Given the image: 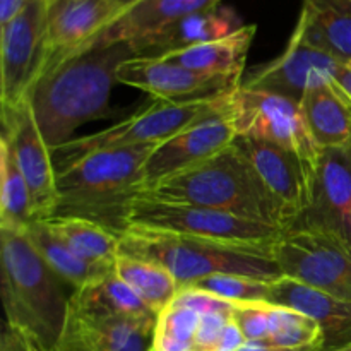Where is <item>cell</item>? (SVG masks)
Listing matches in <instances>:
<instances>
[{
  "label": "cell",
  "instance_id": "6da1fadb",
  "mask_svg": "<svg viewBox=\"0 0 351 351\" xmlns=\"http://www.w3.org/2000/svg\"><path fill=\"white\" fill-rule=\"evenodd\" d=\"M130 57L136 53L129 43L93 47L36 79L27 96L51 151L74 139L84 123L112 115L110 98L119 82L117 72Z\"/></svg>",
  "mask_w": 351,
  "mask_h": 351
},
{
  "label": "cell",
  "instance_id": "7a4b0ae2",
  "mask_svg": "<svg viewBox=\"0 0 351 351\" xmlns=\"http://www.w3.org/2000/svg\"><path fill=\"white\" fill-rule=\"evenodd\" d=\"M156 146L117 147L84 154L57 171L55 216L91 219L117 233L143 189V173Z\"/></svg>",
  "mask_w": 351,
  "mask_h": 351
},
{
  "label": "cell",
  "instance_id": "3957f363",
  "mask_svg": "<svg viewBox=\"0 0 351 351\" xmlns=\"http://www.w3.org/2000/svg\"><path fill=\"white\" fill-rule=\"evenodd\" d=\"M5 322L53 351L67 321L69 300L60 278L47 266L24 232L0 230Z\"/></svg>",
  "mask_w": 351,
  "mask_h": 351
},
{
  "label": "cell",
  "instance_id": "277c9868",
  "mask_svg": "<svg viewBox=\"0 0 351 351\" xmlns=\"http://www.w3.org/2000/svg\"><path fill=\"white\" fill-rule=\"evenodd\" d=\"M119 256L144 259L163 266L185 288L218 273L243 274L264 281L283 276L269 252L154 232L127 228L120 233Z\"/></svg>",
  "mask_w": 351,
  "mask_h": 351
},
{
  "label": "cell",
  "instance_id": "5b68a950",
  "mask_svg": "<svg viewBox=\"0 0 351 351\" xmlns=\"http://www.w3.org/2000/svg\"><path fill=\"white\" fill-rule=\"evenodd\" d=\"M139 197L201 206L281 228L276 213L233 144L197 167L143 189Z\"/></svg>",
  "mask_w": 351,
  "mask_h": 351
},
{
  "label": "cell",
  "instance_id": "8992f818",
  "mask_svg": "<svg viewBox=\"0 0 351 351\" xmlns=\"http://www.w3.org/2000/svg\"><path fill=\"white\" fill-rule=\"evenodd\" d=\"M127 228L154 230L269 254L285 232L278 226L216 209L143 197H137L127 211Z\"/></svg>",
  "mask_w": 351,
  "mask_h": 351
},
{
  "label": "cell",
  "instance_id": "52a82bcc",
  "mask_svg": "<svg viewBox=\"0 0 351 351\" xmlns=\"http://www.w3.org/2000/svg\"><path fill=\"white\" fill-rule=\"evenodd\" d=\"M230 95V93H228ZM226 95L218 98L189 99V101H163L156 99L146 108L139 110L129 119L84 137H74L64 146L51 151L57 171L74 163L84 154L99 149L117 147L160 146L170 137L177 136L197 120L211 115L225 103Z\"/></svg>",
  "mask_w": 351,
  "mask_h": 351
},
{
  "label": "cell",
  "instance_id": "ba28073f",
  "mask_svg": "<svg viewBox=\"0 0 351 351\" xmlns=\"http://www.w3.org/2000/svg\"><path fill=\"white\" fill-rule=\"evenodd\" d=\"M226 112L237 136L266 141L290 151L315 177L321 149L308 132L300 103L240 84L226 96Z\"/></svg>",
  "mask_w": 351,
  "mask_h": 351
},
{
  "label": "cell",
  "instance_id": "9c48e42d",
  "mask_svg": "<svg viewBox=\"0 0 351 351\" xmlns=\"http://www.w3.org/2000/svg\"><path fill=\"white\" fill-rule=\"evenodd\" d=\"M271 257L283 276L351 304V247L331 233L290 228L274 242Z\"/></svg>",
  "mask_w": 351,
  "mask_h": 351
},
{
  "label": "cell",
  "instance_id": "30bf717a",
  "mask_svg": "<svg viewBox=\"0 0 351 351\" xmlns=\"http://www.w3.org/2000/svg\"><path fill=\"white\" fill-rule=\"evenodd\" d=\"M233 146L276 213L281 228H293L311 206L314 173L300 158L273 143L237 136Z\"/></svg>",
  "mask_w": 351,
  "mask_h": 351
},
{
  "label": "cell",
  "instance_id": "8fae6325",
  "mask_svg": "<svg viewBox=\"0 0 351 351\" xmlns=\"http://www.w3.org/2000/svg\"><path fill=\"white\" fill-rule=\"evenodd\" d=\"M2 134L17 168L23 173L31 199L34 219H48L55 216L58 208L57 167L53 154L34 119L29 96L14 106H3Z\"/></svg>",
  "mask_w": 351,
  "mask_h": 351
},
{
  "label": "cell",
  "instance_id": "7c38bea8",
  "mask_svg": "<svg viewBox=\"0 0 351 351\" xmlns=\"http://www.w3.org/2000/svg\"><path fill=\"white\" fill-rule=\"evenodd\" d=\"M48 0H27L5 24H0V108L29 95L45 60Z\"/></svg>",
  "mask_w": 351,
  "mask_h": 351
},
{
  "label": "cell",
  "instance_id": "4fadbf2b",
  "mask_svg": "<svg viewBox=\"0 0 351 351\" xmlns=\"http://www.w3.org/2000/svg\"><path fill=\"white\" fill-rule=\"evenodd\" d=\"M235 139L237 132L226 112L225 98L221 108L215 113L197 120L154 147L144 167L143 189L211 160L228 149Z\"/></svg>",
  "mask_w": 351,
  "mask_h": 351
},
{
  "label": "cell",
  "instance_id": "5bb4252c",
  "mask_svg": "<svg viewBox=\"0 0 351 351\" xmlns=\"http://www.w3.org/2000/svg\"><path fill=\"white\" fill-rule=\"evenodd\" d=\"M343 65V62L308 45L295 29L283 53L254 69L243 79L242 86L287 96L300 103L308 89L317 86L335 88L336 75Z\"/></svg>",
  "mask_w": 351,
  "mask_h": 351
},
{
  "label": "cell",
  "instance_id": "9a60e30c",
  "mask_svg": "<svg viewBox=\"0 0 351 351\" xmlns=\"http://www.w3.org/2000/svg\"><path fill=\"white\" fill-rule=\"evenodd\" d=\"M117 81L163 101L218 98L242 84V79L191 71L163 57L136 55L120 65Z\"/></svg>",
  "mask_w": 351,
  "mask_h": 351
},
{
  "label": "cell",
  "instance_id": "2e32d148",
  "mask_svg": "<svg viewBox=\"0 0 351 351\" xmlns=\"http://www.w3.org/2000/svg\"><path fill=\"white\" fill-rule=\"evenodd\" d=\"M120 12L117 0H48L45 60L40 75L84 50Z\"/></svg>",
  "mask_w": 351,
  "mask_h": 351
},
{
  "label": "cell",
  "instance_id": "e0dca14e",
  "mask_svg": "<svg viewBox=\"0 0 351 351\" xmlns=\"http://www.w3.org/2000/svg\"><path fill=\"white\" fill-rule=\"evenodd\" d=\"M297 226L331 233L351 247V143L321 149L311 206Z\"/></svg>",
  "mask_w": 351,
  "mask_h": 351
},
{
  "label": "cell",
  "instance_id": "ac0fdd59",
  "mask_svg": "<svg viewBox=\"0 0 351 351\" xmlns=\"http://www.w3.org/2000/svg\"><path fill=\"white\" fill-rule=\"evenodd\" d=\"M156 321L117 317L69 300L67 321L53 351H153Z\"/></svg>",
  "mask_w": 351,
  "mask_h": 351
},
{
  "label": "cell",
  "instance_id": "d6986e66",
  "mask_svg": "<svg viewBox=\"0 0 351 351\" xmlns=\"http://www.w3.org/2000/svg\"><path fill=\"white\" fill-rule=\"evenodd\" d=\"M269 304L291 308L314 319L321 328L322 351H332L351 345V304L331 297L290 276L269 283Z\"/></svg>",
  "mask_w": 351,
  "mask_h": 351
},
{
  "label": "cell",
  "instance_id": "ffe728a7",
  "mask_svg": "<svg viewBox=\"0 0 351 351\" xmlns=\"http://www.w3.org/2000/svg\"><path fill=\"white\" fill-rule=\"evenodd\" d=\"M245 26L235 9L226 5L213 7L175 21L153 34L129 43L134 53L144 57H161L171 51L185 50L235 33Z\"/></svg>",
  "mask_w": 351,
  "mask_h": 351
},
{
  "label": "cell",
  "instance_id": "44dd1931",
  "mask_svg": "<svg viewBox=\"0 0 351 351\" xmlns=\"http://www.w3.org/2000/svg\"><path fill=\"white\" fill-rule=\"evenodd\" d=\"M221 2L223 0H143L99 31L82 51L103 45L134 43L182 17L218 7Z\"/></svg>",
  "mask_w": 351,
  "mask_h": 351
},
{
  "label": "cell",
  "instance_id": "7402d4cb",
  "mask_svg": "<svg viewBox=\"0 0 351 351\" xmlns=\"http://www.w3.org/2000/svg\"><path fill=\"white\" fill-rule=\"evenodd\" d=\"M295 29L317 50L351 62V0H304Z\"/></svg>",
  "mask_w": 351,
  "mask_h": 351
},
{
  "label": "cell",
  "instance_id": "603a6c76",
  "mask_svg": "<svg viewBox=\"0 0 351 351\" xmlns=\"http://www.w3.org/2000/svg\"><path fill=\"white\" fill-rule=\"evenodd\" d=\"M256 24H245L235 33L208 43L195 45L185 50L161 55L167 60L180 64L191 71L211 75L242 79L247 55L256 36Z\"/></svg>",
  "mask_w": 351,
  "mask_h": 351
},
{
  "label": "cell",
  "instance_id": "cb8c5ba5",
  "mask_svg": "<svg viewBox=\"0 0 351 351\" xmlns=\"http://www.w3.org/2000/svg\"><path fill=\"white\" fill-rule=\"evenodd\" d=\"M26 237L33 243L34 249L47 263V266L60 278L62 283L71 285L75 290L88 287L95 281L101 280L108 273L115 269V266L93 263L79 256L74 249L67 245L62 239H58L47 226V223L36 219L26 230Z\"/></svg>",
  "mask_w": 351,
  "mask_h": 351
},
{
  "label": "cell",
  "instance_id": "d4e9b609",
  "mask_svg": "<svg viewBox=\"0 0 351 351\" xmlns=\"http://www.w3.org/2000/svg\"><path fill=\"white\" fill-rule=\"evenodd\" d=\"M300 108L319 149L343 147L351 143V106L332 86L308 89Z\"/></svg>",
  "mask_w": 351,
  "mask_h": 351
},
{
  "label": "cell",
  "instance_id": "484cf974",
  "mask_svg": "<svg viewBox=\"0 0 351 351\" xmlns=\"http://www.w3.org/2000/svg\"><path fill=\"white\" fill-rule=\"evenodd\" d=\"M43 221L58 239L64 240L84 259L115 266L119 257L120 233L91 219L74 218V216H51Z\"/></svg>",
  "mask_w": 351,
  "mask_h": 351
},
{
  "label": "cell",
  "instance_id": "4316f807",
  "mask_svg": "<svg viewBox=\"0 0 351 351\" xmlns=\"http://www.w3.org/2000/svg\"><path fill=\"white\" fill-rule=\"evenodd\" d=\"M72 302L91 311L105 312L117 317L136 319V321H156L154 314L143 298L115 273H108L101 280L75 290L71 297Z\"/></svg>",
  "mask_w": 351,
  "mask_h": 351
},
{
  "label": "cell",
  "instance_id": "83f0119b",
  "mask_svg": "<svg viewBox=\"0 0 351 351\" xmlns=\"http://www.w3.org/2000/svg\"><path fill=\"white\" fill-rule=\"evenodd\" d=\"M115 273L158 315L175 300L180 290L177 280L163 266L151 261L119 256L115 261Z\"/></svg>",
  "mask_w": 351,
  "mask_h": 351
},
{
  "label": "cell",
  "instance_id": "f1b7e54d",
  "mask_svg": "<svg viewBox=\"0 0 351 351\" xmlns=\"http://www.w3.org/2000/svg\"><path fill=\"white\" fill-rule=\"evenodd\" d=\"M34 219L33 199L9 146L0 139V230L26 232Z\"/></svg>",
  "mask_w": 351,
  "mask_h": 351
},
{
  "label": "cell",
  "instance_id": "f546056e",
  "mask_svg": "<svg viewBox=\"0 0 351 351\" xmlns=\"http://www.w3.org/2000/svg\"><path fill=\"white\" fill-rule=\"evenodd\" d=\"M322 343L324 336L314 319L271 304V332L266 345L288 350L322 351Z\"/></svg>",
  "mask_w": 351,
  "mask_h": 351
},
{
  "label": "cell",
  "instance_id": "4dcf8cb0",
  "mask_svg": "<svg viewBox=\"0 0 351 351\" xmlns=\"http://www.w3.org/2000/svg\"><path fill=\"white\" fill-rule=\"evenodd\" d=\"M201 312L173 300L160 315L154 328L153 351H195Z\"/></svg>",
  "mask_w": 351,
  "mask_h": 351
},
{
  "label": "cell",
  "instance_id": "1f68e13d",
  "mask_svg": "<svg viewBox=\"0 0 351 351\" xmlns=\"http://www.w3.org/2000/svg\"><path fill=\"white\" fill-rule=\"evenodd\" d=\"M269 283L271 281L257 280V278L243 276V274L218 273L202 278L191 287L208 291L232 304H254V302L269 304Z\"/></svg>",
  "mask_w": 351,
  "mask_h": 351
},
{
  "label": "cell",
  "instance_id": "d6a6232c",
  "mask_svg": "<svg viewBox=\"0 0 351 351\" xmlns=\"http://www.w3.org/2000/svg\"><path fill=\"white\" fill-rule=\"evenodd\" d=\"M232 319L249 343H266L271 332V304H232Z\"/></svg>",
  "mask_w": 351,
  "mask_h": 351
},
{
  "label": "cell",
  "instance_id": "836d02e7",
  "mask_svg": "<svg viewBox=\"0 0 351 351\" xmlns=\"http://www.w3.org/2000/svg\"><path fill=\"white\" fill-rule=\"evenodd\" d=\"M336 93L345 99L346 103L351 106V67L350 65H343L341 71L338 72L336 75V86L335 88Z\"/></svg>",
  "mask_w": 351,
  "mask_h": 351
},
{
  "label": "cell",
  "instance_id": "e575fe53",
  "mask_svg": "<svg viewBox=\"0 0 351 351\" xmlns=\"http://www.w3.org/2000/svg\"><path fill=\"white\" fill-rule=\"evenodd\" d=\"M27 0H0V24H5L19 12Z\"/></svg>",
  "mask_w": 351,
  "mask_h": 351
},
{
  "label": "cell",
  "instance_id": "d590c367",
  "mask_svg": "<svg viewBox=\"0 0 351 351\" xmlns=\"http://www.w3.org/2000/svg\"><path fill=\"white\" fill-rule=\"evenodd\" d=\"M239 351H308V350H288V348H280V346L266 345V343H249L247 341Z\"/></svg>",
  "mask_w": 351,
  "mask_h": 351
},
{
  "label": "cell",
  "instance_id": "8d00e7d4",
  "mask_svg": "<svg viewBox=\"0 0 351 351\" xmlns=\"http://www.w3.org/2000/svg\"><path fill=\"white\" fill-rule=\"evenodd\" d=\"M139 2H143V0H117V3H119V7H120V10H122V12H125L127 9H130V7H134L136 3H139ZM122 12H120V14H122Z\"/></svg>",
  "mask_w": 351,
  "mask_h": 351
},
{
  "label": "cell",
  "instance_id": "74e56055",
  "mask_svg": "<svg viewBox=\"0 0 351 351\" xmlns=\"http://www.w3.org/2000/svg\"><path fill=\"white\" fill-rule=\"evenodd\" d=\"M332 351H351V345L345 346V348H339V350H332Z\"/></svg>",
  "mask_w": 351,
  "mask_h": 351
},
{
  "label": "cell",
  "instance_id": "f35d334b",
  "mask_svg": "<svg viewBox=\"0 0 351 351\" xmlns=\"http://www.w3.org/2000/svg\"><path fill=\"white\" fill-rule=\"evenodd\" d=\"M346 65H350V67H351V62H350V64H346Z\"/></svg>",
  "mask_w": 351,
  "mask_h": 351
}]
</instances>
